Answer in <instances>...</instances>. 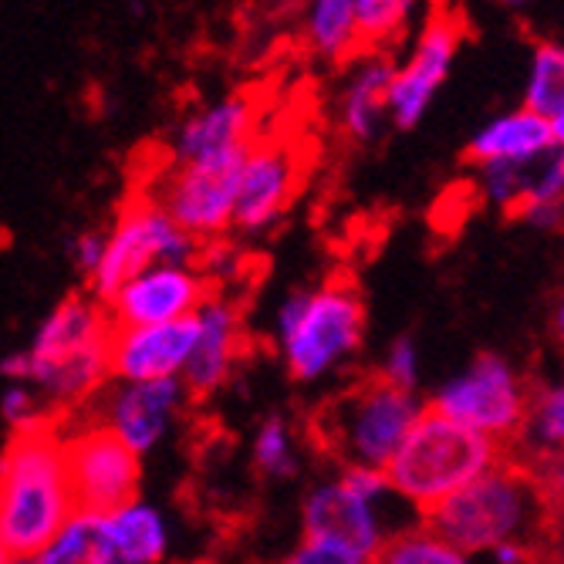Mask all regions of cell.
Instances as JSON below:
<instances>
[{
    "instance_id": "obj_1",
    "label": "cell",
    "mask_w": 564,
    "mask_h": 564,
    "mask_svg": "<svg viewBox=\"0 0 564 564\" xmlns=\"http://www.w3.org/2000/svg\"><path fill=\"white\" fill-rule=\"evenodd\" d=\"M112 322L91 291L62 297L37 322L28 351V382L44 395L58 423L82 420L112 382L109 372Z\"/></svg>"
},
{
    "instance_id": "obj_2",
    "label": "cell",
    "mask_w": 564,
    "mask_h": 564,
    "mask_svg": "<svg viewBox=\"0 0 564 564\" xmlns=\"http://www.w3.org/2000/svg\"><path fill=\"white\" fill-rule=\"evenodd\" d=\"M78 514L68 474L65 423L11 433L0 449V544L11 557H37Z\"/></svg>"
},
{
    "instance_id": "obj_3",
    "label": "cell",
    "mask_w": 564,
    "mask_h": 564,
    "mask_svg": "<svg viewBox=\"0 0 564 564\" xmlns=\"http://www.w3.org/2000/svg\"><path fill=\"white\" fill-rule=\"evenodd\" d=\"M274 351L291 382L318 386L355 362L366 341V301L348 278L281 297L271 318Z\"/></svg>"
},
{
    "instance_id": "obj_4",
    "label": "cell",
    "mask_w": 564,
    "mask_h": 564,
    "mask_svg": "<svg viewBox=\"0 0 564 564\" xmlns=\"http://www.w3.org/2000/svg\"><path fill=\"white\" fill-rule=\"evenodd\" d=\"M547 510V490L528 464L500 459L497 467L446 497L423 518V524L474 557L500 544H528Z\"/></svg>"
},
{
    "instance_id": "obj_5",
    "label": "cell",
    "mask_w": 564,
    "mask_h": 564,
    "mask_svg": "<svg viewBox=\"0 0 564 564\" xmlns=\"http://www.w3.org/2000/svg\"><path fill=\"white\" fill-rule=\"evenodd\" d=\"M420 392H405L369 376L332 395L315 416V436L338 467L389 470L395 453L426 413Z\"/></svg>"
},
{
    "instance_id": "obj_6",
    "label": "cell",
    "mask_w": 564,
    "mask_h": 564,
    "mask_svg": "<svg viewBox=\"0 0 564 564\" xmlns=\"http://www.w3.org/2000/svg\"><path fill=\"white\" fill-rule=\"evenodd\" d=\"M423 518L389 484L386 470L338 467L301 497L304 538H325L362 554H379L389 538Z\"/></svg>"
},
{
    "instance_id": "obj_7",
    "label": "cell",
    "mask_w": 564,
    "mask_h": 564,
    "mask_svg": "<svg viewBox=\"0 0 564 564\" xmlns=\"http://www.w3.org/2000/svg\"><path fill=\"white\" fill-rule=\"evenodd\" d=\"M503 459V449L453 420L440 416L436 409H426L416 430L409 433L402 449L389 464L386 477L392 490L426 518L433 507L446 497L464 490L470 480L487 474Z\"/></svg>"
},
{
    "instance_id": "obj_8",
    "label": "cell",
    "mask_w": 564,
    "mask_h": 564,
    "mask_svg": "<svg viewBox=\"0 0 564 564\" xmlns=\"http://www.w3.org/2000/svg\"><path fill=\"white\" fill-rule=\"evenodd\" d=\"M534 389L524 372L503 355H477L456 376H449L430 399V409L453 420L500 449L518 443L531 413Z\"/></svg>"
},
{
    "instance_id": "obj_9",
    "label": "cell",
    "mask_w": 564,
    "mask_h": 564,
    "mask_svg": "<svg viewBox=\"0 0 564 564\" xmlns=\"http://www.w3.org/2000/svg\"><path fill=\"white\" fill-rule=\"evenodd\" d=\"M203 247L160 207L149 193L135 189L106 227V258L88 291L106 301L116 288L156 264H196Z\"/></svg>"
},
{
    "instance_id": "obj_10",
    "label": "cell",
    "mask_w": 564,
    "mask_h": 564,
    "mask_svg": "<svg viewBox=\"0 0 564 564\" xmlns=\"http://www.w3.org/2000/svg\"><path fill=\"white\" fill-rule=\"evenodd\" d=\"M193 395L180 379L173 382H109L91 402L88 420L109 430L139 459L163 449L186 420Z\"/></svg>"
},
{
    "instance_id": "obj_11",
    "label": "cell",
    "mask_w": 564,
    "mask_h": 564,
    "mask_svg": "<svg viewBox=\"0 0 564 564\" xmlns=\"http://www.w3.org/2000/svg\"><path fill=\"white\" fill-rule=\"evenodd\" d=\"M65 449L82 514H109L142 497V459L88 416L65 423Z\"/></svg>"
},
{
    "instance_id": "obj_12",
    "label": "cell",
    "mask_w": 564,
    "mask_h": 564,
    "mask_svg": "<svg viewBox=\"0 0 564 564\" xmlns=\"http://www.w3.org/2000/svg\"><path fill=\"white\" fill-rule=\"evenodd\" d=\"M459 41H464V18L446 8L430 11L420 34L409 44V55L392 68L389 126L416 129L423 122L449 78V68L459 55Z\"/></svg>"
},
{
    "instance_id": "obj_13",
    "label": "cell",
    "mask_w": 564,
    "mask_h": 564,
    "mask_svg": "<svg viewBox=\"0 0 564 564\" xmlns=\"http://www.w3.org/2000/svg\"><path fill=\"white\" fill-rule=\"evenodd\" d=\"M258 101L234 91L193 106L170 132L166 156L170 166H237L247 149L261 139Z\"/></svg>"
},
{
    "instance_id": "obj_14",
    "label": "cell",
    "mask_w": 564,
    "mask_h": 564,
    "mask_svg": "<svg viewBox=\"0 0 564 564\" xmlns=\"http://www.w3.org/2000/svg\"><path fill=\"white\" fill-rule=\"evenodd\" d=\"M237 166H170V163H163L149 176L142 193L156 199L199 247H214L234 230Z\"/></svg>"
},
{
    "instance_id": "obj_15",
    "label": "cell",
    "mask_w": 564,
    "mask_h": 564,
    "mask_svg": "<svg viewBox=\"0 0 564 564\" xmlns=\"http://www.w3.org/2000/svg\"><path fill=\"white\" fill-rule=\"evenodd\" d=\"M210 297L214 284L196 261L149 268L122 288H116L101 304H106L112 328H152L196 318V312Z\"/></svg>"
},
{
    "instance_id": "obj_16",
    "label": "cell",
    "mask_w": 564,
    "mask_h": 564,
    "mask_svg": "<svg viewBox=\"0 0 564 564\" xmlns=\"http://www.w3.org/2000/svg\"><path fill=\"white\" fill-rule=\"evenodd\" d=\"M301 156L284 139H258L237 166L234 186V230L258 237L274 230L297 196Z\"/></svg>"
},
{
    "instance_id": "obj_17",
    "label": "cell",
    "mask_w": 564,
    "mask_h": 564,
    "mask_svg": "<svg viewBox=\"0 0 564 564\" xmlns=\"http://www.w3.org/2000/svg\"><path fill=\"white\" fill-rule=\"evenodd\" d=\"M477 193L487 207L503 210L544 234H564V160L551 149L531 163L477 166Z\"/></svg>"
},
{
    "instance_id": "obj_18",
    "label": "cell",
    "mask_w": 564,
    "mask_h": 564,
    "mask_svg": "<svg viewBox=\"0 0 564 564\" xmlns=\"http://www.w3.org/2000/svg\"><path fill=\"white\" fill-rule=\"evenodd\" d=\"M193 355L183 372V386L193 399L217 395L240 369L247 348V318L230 291H214V297L196 312Z\"/></svg>"
},
{
    "instance_id": "obj_19",
    "label": "cell",
    "mask_w": 564,
    "mask_h": 564,
    "mask_svg": "<svg viewBox=\"0 0 564 564\" xmlns=\"http://www.w3.org/2000/svg\"><path fill=\"white\" fill-rule=\"evenodd\" d=\"M95 518V557L91 564H170L176 551L173 514L149 497H135L109 514Z\"/></svg>"
},
{
    "instance_id": "obj_20",
    "label": "cell",
    "mask_w": 564,
    "mask_h": 564,
    "mask_svg": "<svg viewBox=\"0 0 564 564\" xmlns=\"http://www.w3.org/2000/svg\"><path fill=\"white\" fill-rule=\"evenodd\" d=\"M196 322L152 325V328H112L109 372L112 382H173L183 379L193 355Z\"/></svg>"
},
{
    "instance_id": "obj_21",
    "label": "cell",
    "mask_w": 564,
    "mask_h": 564,
    "mask_svg": "<svg viewBox=\"0 0 564 564\" xmlns=\"http://www.w3.org/2000/svg\"><path fill=\"white\" fill-rule=\"evenodd\" d=\"M395 62L382 51H366L355 62L345 65L338 95H335V119L338 129L358 142L372 145L386 122H389V82Z\"/></svg>"
},
{
    "instance_id": "obj_22",
    "label": "cell",
    "mask_w": 564,
    "mask_h": 564,
    "mask_svg": "<svg viewBox=\"0 0 564 564\" xmlns=\"http://www.w3.org/2000/svg\"><path fill=\"white\" fill-rule=\"evenodd\" d=\"M554 149L551 122L524 106L494 116L484 122L474 139L467 142V160L477 166H500V163H531Z\"/></svg>"
},
{
    "instance_id": "obj_23",
    "label": "cell",
    "mask_w": 564,
    "mask_h": 564,
    "mask_svg": "<svg viewBox=\"0 0 564 564\" xmlns=\"http://www.w3.org/2000/svg\"><path fill=\"white\" fill-rule=\"evenodd\" d=\"M301 37L322 62L348 65L362 55L355 0H315L301 11Z\"/></svg>"
},
{
    "instance_id": "obj_24",
    "label": "cell",
    "mask_w": 564,
    "mask_h": 564,
    "mask_svg": "<svg viewBox=\"0 0 564 564\" xmlns=\"http://www.w3.org/2000/svg\"><path fill=\"white\" fill-rule=\"evenodd\" d=\"M250 464L271 484L297 480L304 470V440L291 416L268 413L250 433Z\"/></svg>"
},
{
    "instance_id": "obj_25",
    "label": "cell",
    "mask_w": 564,
    "mask_h": 564,
    "mask_svg": "<svg viewBox=\"0 0 564 564\" xmlns=\"http://www.w3.org/2000/svg\"><path fill=\"white\" fill-rule=\"evenodd\" d=\"M518 446L534 459V467H547L564 459V372L534 389L531 413Z\"/></svg>"
},
{
    "instance_id": "obj_26",
    "label": "cell",
    "mask_w": 564,
    "mask_h": 564,
    "mask_svg": "<svg viewBox=\"0 0 564 564\" xmlns=\"http://www.w3.org/2000/svg\"><path fill=\"white\" fill-rule=\"evenodd\" d=\"M521 106L544 116L547 122L564 112V44L541 41L531 51Z\"/></svg>"
},
{
    "instance_id": "obj_27",
    "label": "cell",
    "mask_w": 564,
    "mask_h": 564,
    "mask_svg": "<svg viewBox=\"0 0 564 564\" xmlns=\"http://www.w3.org/2000/svg\"><path fill=\"white\" fill-rule=\"evenodd\" d=\"M376 564H480V557L453 547L420 521L389 538L376 554Z\"/></svg>"
},
{
    "instance_id": "obj_28",
    "label": "cell",
    "mask_w": 564,
    "mask_h": 564,
    "mask_svg": "<svg viewBox=\"0 0 564 564\" xmlns=\"http://www.w3.org/2000/svg\"><path fill=\"white\" fill-rule=\"evenodd\" d=\"M416 4L413 0H355V21H358V41L366 51H382L395 44L409 24H413Z\"/></svg>"
},
{
    "instance_id": "obj_29",
    "label": "cell",
    "mask_w": 564,
    "mask_h": 564,
    "mask_svg": "<svg viewBox=\"0 0 564 564\" xmlns=\"http://www.w3.org/2000/svg\"><path fill=\"white\" fill-rule=\"evenodd\" d=\"M0 423L11 433H24L58 420L31 382H4V389H0Z\"/></svg>"
},
{
    "instance_id": "obj_30",
    "label": "cell",
    "mask_w": 564,
    "mask_h": 564,
    "mask_svg": "<svg viewBox=\"0 0 564 564\" xmlns=\"http://www.w3.org/2000/svg\"><path fill=\"white\" fill-rule=\"evenodd\" d=\"M91 557H95V518L82 514V510L37 554L41 564H91Z\"/></svg>"
},
{
    "instance_id": "obj_31",
    "label": "cell",
    "mask_w": 564,
    "mask_h": 564,
    "mask_svg": "<svg viewBox=\"0 0 564 564\" xmlns=\"http://www.w3.org/2000/svg\"><path fill=\"white\" fill-rule=\"evenodd\" d=\"M382 382L395 386V389H405V392H416L420 389V379H423V358H420V348L413 338H392L389 348L382 351L379 358V372H376Z\"/></svg>"
},
{
    "instance_id": "obj_32",
    "label": "cell",
    "mask_w": 564,
    "mask_h": 564,
    "mask_svg": "<svg viewBox=\"0 0 564 564\" xmlns=\"http://www.w3.org/2000/svg\"><path fill=\"white\" fill-rule=\"evenodd\" d=\"M278 564H376V557L325 538H301L278 557Z\"/></svg>"
},
{
    "instance_id": "obj_33",
    "label": "cell",
    "mask_w": 564,
    "mask_h": 564,
    "mask_svg": "<svg viewBox=\"0 0 564 564\" xmlns=\"http://www.w3.org/2000/svg\"><path fill=\"white\" fill-rule=\"evenodd\" d=\"M65 258L75 268V274L91 281L101 268V258H106V227H88L72 234L65 243Z\"/></svg>"
},
{
    "instance_id": "obj_34",
    "label": "cell",
    "mask_w": 564,
    "mask_h": 564,
    "mask_svg": "<svg viewBox=\"0 0 564 564\" xmlns=\"http://www.w3.org/2000/svg\"><path fill=\"white\" fill-rule=\"evenodd\" d=\"M480 564H534V554H531V544H500L487 554H480Z\"/></svg>"
},
{
    "instance_id": "obj_35",
    "label": "cell",
    "mask_w": 564,
    "mask_h": 564,
    "mask_svg": "<svg viewBox=\"0 0 564 564\" xmlns=\"http://www.w3.org/2000/svg\"><path fill=\"white\" fill-rule=\"evenodd\" d=\"M547 328H551V345H554L557 358L564 362V291L551 304V322H547Z\"/></svg>"
},
{
    "instance_id": "obj_36",
    "label": "cell",
    "mask_w": 564,
    "mask_h": 564,
    "mask_svg": "<svg viewBox=\"0 0 564 564\" xmlns=\"http://www.w3.org/2000/svg\"><path fill=\"white\" fill-rule=\"evenodd\" d=\"M551 142H554V152L564 160V112L551 119Z\"/></svg>"
},
{
    "instance_id": "obj_37",
    "label": "cell",
    "mask_w": 564,
    "mask_h": 564,
    "mask_svg": "<svg viewBox=\"0 0 564 564\" xmlns=\"http://www.w3.org/2000/svg\"><path fill=\"white\" fill-rule=\"evenodd\" d=\"M544 480H547V487H554V484H561V480H564V459H561V464L544 467Z\"/></svg>"
},
{
    "instance_id": "obj_38",
    "label": "cell",
    "mask_w": 564,
    "mask_h": 564,
    "mask_svg": "<svg viewBox=\"0 0 564 564\" xmlns=\"http://www.w3.org/2000/svg\"><path fill=\"white\" fill-rule=\"evenodd\" d=\"M11 564H41L37 557H11Z\"/></svg>"
},
{
    "instance_id": "obj_39",
    "label": "cell",
    "mask_w": 564,
    "mask_h": 564,
    "mask_svg": "<svg viewBox=\"0 0 564 564\" xmlns=\"http://www.w3.org/2000/svg\"><path fill=\"white\" fill-rule=\"evenodd\" d=\"M0 564H11V554L4 551V544H0Z\"/></svg>"
}]
</instances>
